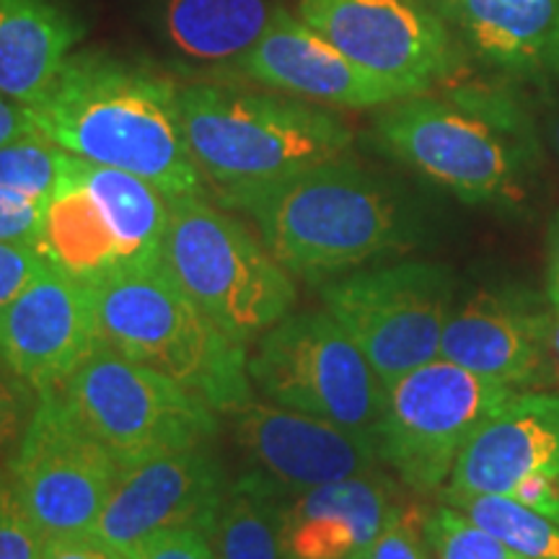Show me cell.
Listing matches in <instances>:
<instances>
[{
    "label": "cell",
    "instance_id": "1",
    "mask_svg": "<svg viewBox=\"0 0 559 559\" xmlns=\"http://www.w3.org/2000/svg\"><path fill=\"white\" fill-rule=\"evenodd\" d=\"M29 115L70 156L135 174L169 200L205 198L181 128L179 86L145 62L75 50Z\"/></svg>",
    "mask_w": 559,
    "mask_h": 559
},
{
    "label": "cell",
    "instance_id": "2",
    "mask_svg": "<svg viewBox=\"0 0 559 559\" xmlns=\"http://www.w3.org/2000/svg\"><path fill=\"white\" fill-rule=\"evenodd\" d=\"M223 207L247 213L275 260L304 277L349 272L415 239L402 200L386 181L347 156L223 202Z\"/></svg>",
    "mask_w": 559,
    "mask_h": 559
},
{
    "label": "cell",
    "instance_id": "3",
    "mask_svg": "<svg viewBox=\"0 0 559 559\" xmlns=\"http://www.w3.org/2000/svg\"><path fill=\"white\" fill-rule=\"evenodd\" d=\"M179 111L187 148L221 205L347 156L353 145L334 111L288 94L190 83L179 86Z\"/></svg>",
    "mask_w": 559,
    "mask_h": 559
},
{
    "label": "cell",
    "instance_id": "4",
    "mask_svg": "<svg viewBox=\"0 0 559 559\" xmlns=\"http://www.w3.org/2000/svg\"><path fill=\"white\" fill-rule=\"evenodd\" d=\"M102 340L158 370L221 415L254 402L247 345L205 317L164 264L115 272L96 285Z\"/></svg>",
    "mask_w": 559,
    "mask_h": 559
},
{
    "label": "cell",
    "instance_id": "5",
    "mask_svg": "<svg viewBox=\"0 0 559 559\" xmlns=\"http://www.w3.org/2000/svg\"><path fill=\"white\" fill-rule=\"evenodd\" d=\"M373 130L389 156L472 205L513 198L526 171L521 111L495 91L404 96Z\"/></svg>",
    "mask_w": 559,
    "mask_h": 559
},
{
    "label": "cell",
    "instance_id": "6",
    "mask_svg": "<svg viewBox=\"0 0 559 559\" xmlns=\"http://www.w3.org/2000/svg\"><path fill=\"white\" fill-rule=\"evenodd\" d=\"M164 270L223 332L249 345L296 306L290 272L251 230L205 198L171 200Z\"/></svg>",
    "mask_w": 559,
    "mask_h": 559
},
{
    "label": "cell",
    "instance_id": "7",
    "mask_svg": "<svg viewBox=\"0 0 559 559\" xmlns=\"http://www.w3.org/2000/svg\"><path fill=\"white\" fill-rule=\"evenodd\" d=\"M249 379L272 404L376 438L386 386L326 309L290 311L264 332Z\"/></svg>",
    "mask_w": 559,
    "mask_h": 559
},
{
    "label": "cell",
    "instance_id": "8",
    "mask_svg": "<svg viewBox=\"0 0 559 559\" xmlns=\"http://www.w3.org/2000/svg\"><path fill=\"white\" fill-rule=\"evenodd\" d=\"M62 391L120 469L210 443L218 432V412L107 342L62 383Z\"/></svg>",
    "mask_w": 559,
    "mask_h": 559
},
{
    "label": "cell",
    "instance_id": "9",
    "mask_svg": "<svg viewBox=\"0 0 559 559\" xmlns=\"http://www.w3.org/2000/svg\"><path fill=\"white\" fill-rule=\"evenodd\" d=\"M453 275L432 262H402L332 280L321 304L366 355L383 386L440 358L453 311Z\"/></svg>",
    "mask_w": 559,
    "mask_h": 559
},
{
    "label": "cell",
    "instance_id": "10",
    "mask_svg": "<svg viewBox=\"0 0 559 559\" xmlns=\"http://www.w3.org/2000/svg\"><path fill=\"white\" fill-rule=\"evenodd\" d=\"M513 389L436 358L386 386L376 443L381 461L417 492L449 485L461 449Z\"/></svg>",
    "mask_w": 559,
    "mask_h": 559
},
{
    "label": "cell",
    "instance_id": "11",
    "mask_svg": "<svg viewBox=\"0 0 559 559\" xmlns=\"http://www.w3.org/2000/svg\"><path fill=\"white\" fill-rule=\"evenodd\" d=\"M9 472L41 536L55 539L94 534L120 464L58 386L39 391Z\"/></svg>",
    "mask_w": 559,
    "mask_h": 559
},
{
    "label": "cell",
    "instance_id": "12",
    "mask_svg": "<svg viewBox=\"0 0 559 559\" xmlns=\"http://www.w3.org/2000/svg\"><path fill=\"white\" fill-rule=\"evenodd\" d=\"M298 19L407 96L428 94L464 62L459 37L428 0H298Z\"/></svg>",
    "mask_w": 559,
    "mask_h": 559
},
{
    "label": "cell",
    "instance_id": "13",
    "mask_svg": "<svg viewBox=\"0 0 559 559\" xmlns=\"http://www.w3.org/2000/svg\"><path fill=\"white\" fill-rule=\"evenodd\" d=\"M234 438L249 464L247 477L283 500L330 481L368 477L381 461L373 436L272 402L236 412Z\"/></svg>",
    "mask_w": 559,
    "mask_h": 559
},
{
    "label": "cell",
    "instance_id": "14",
    "mask_svg": "<svg viewBox=\"0 0 559 559\" xmlns=\"http://www.w3.org/2000/svg\"><path fill=\"white\" fill-rule=\"evenodd\" d=\"M228 489L226 469L207 443L122 466L94 534L120 555L164 528L210 534Z\"/></svg>",
    "mask_w": 559,
    "mask_h": 559
},
{
    "label": "cell",
    "instance_id": "15",
    "mask_svg": "<svg viewBox=\"0 0 559 559\" xmlns=\"http://www.w3.org/2000/svg\"><path fill=\"white\" fill-rule=\"evenodd\" d=\"M104 345L94 285L47 267L0 309V360L32 389H58Z\"/></svg>",
    "mask_w": 559,
    "mask_h": 559
},
{
    "label": "cell",
    "instance_id": "16",
    "mask_svg": "<svg viewBox=\"0 0 559 559\" xmlns=\"http://www.w3.org/2000/svg\"><path fill=\"white\" fill-rule=\"evenodd\" d=\"M236 75L321 107L370 109L407 96L402 88L355 66L285 5Z\"/></svg>",
    "mask_w": 559,
    "mask_h": 559
},
{
    "label": "cell",
    "instance_id": "17",
    "mask_svg": "<svg viewBox=\"0 0 559 559\" xmlns=\"http://www.w3.org/2000/svg\"><path fill=\"white\" fill-rule=\"evenodd\" d=\"M547 309L510 290H479L451 311L440 358L513 391L549 383Z\"/></svg>",
    "mask_w": 559,
    "mask_h": 559
},
{
    "label": "cell",
    "instance_id": "18",
    "mask_svg": "<svg viewBox=\"0 0 559 559\" xmlns=\"http://www.w3.org/2000/svg\"><path fill=\"white\" fill-rule=\"evenodd\" d=\"M551 469H559V396L513 391L466 440L443 492L513 495L521 481Z\"/></svg>",
    "mask_w": 559,
    "mask_h": 559
},
{
    "label": "cell",
    "instance_id": "19",
    "mask_svg": "<svg viewBox=\"0 0 559 559\" xmlns=\"http://www.w3.org/2000/svg\"><path fill=\"white\" fill-rule=\"evenodd\" d=\"M396 506L379 474L330 481L285 502L290 559H347L368 549Z\"/></svg>",
    "mask_w": 559,
    "mask_h": 559
},
{
    "label": "cell",
    "instance_id": "20",
    "mask_svg": "<svg viewBox=\"0 0 559 559\" xmlns=\"http://www.w3.org/2000/svg\"><path fill=\"white\" fill-rule=\"evenodd\" d=\"M453 34L485 66L510 79L547 73L559 0H438Z\"/></svg>",
    "mask_w": 559,
    "mask_h": 559
},
{
    "label": "cell",
    "instance_id": "21",
    "mask_svg": "<svg viewBox=\"0 0 559 559\" xmlns=\"http://www.w3.org/2000/svg\"><path fill=\"white\" fill-rule=\"evenodd\" d=\"M83 39L60 0H0V94L32 109Z\"/></svg>",
    "mask_w": 559,
    "mask_h": 559
},
{
    "label": "cell",
    "instance_id": "22",
    "mask_svg": "<svg viewBox=\"0 0 559 559\" xmlns=\"http://www.w3.org/2000/svg\"><path fill=\"white\" fill-rule=\"evenodd\" d=\"M280 9L277 0H166L160 32L187 66L236 75Z\"/></svg>",
    "mask_w": 559,
    "mask_h": 559
},
{
    "label": "cell",
    "instance_id": "23",
    "mask_svg": "<svg viewBox=\"0 0 559 559\" xmlns=\"http://www.w3.org/2000/svg\"><path fill=\"white\" fill-rule=\"evenodd\" d=\"M37 249L52 267L94 288L115 272L124 270L120 241L99 202L83 185L75 169V156L70 160L66 177L45 200Z\"/></svg>",
    "mask_w": 559,
    "mask_h": 559
},
{
    "label": "cell",
    "instance_id": "24",
    "mask_svg": "<svg viewBox=\"0 0 559 559\" xmlns=\"http://www.w3.org/2000/svg\"><path fill=\"white\" fill-rule=\"evenodd\" d=\"M75 169L94 200L99 202L120 241L124 270L160 264L171 218V200L151 181L130 171L91 164L83 158H75Z\"/></svg>",
    "mask_w": 559,
    "mask_h": 559
},
{
    "label": "cell",
    "instance_id": "25",
    "mask_svg": "<svg viewBox=\"0 0 559 559\" xmlns=\"http://www.w3.org/2000/svg\"><path fill=\"white\" fill-rule=\"evenodd\" d=\"M283 506L249 477L234 481L207 534L218 559H290Z\"/></svg>",
    "mask_w": 559,
    "mask_h": 559
},
{
    "label": "cell",
    "instance_id": "26",
    "mask_svg": "<svg viewBox=\"0 0 559 559\" xmlns=\"http://www.w3.org/2000/svg\"><path fill=\"white\" fill-rule=\"evenodd\" d=\"M440 502L461 510L523 559H559V523L510 495H451Z\"/></svg>",
    "mask_w": 559,
    "mask_h": 559
},
{
    "label": "cell",
    "instance_id": "27",
    "mask_svg": "<svg viewBox=\"0 0 559 559\" xmlns=\"http://www.w3.org/2000/svg\"><path fill=\"white\" fill-rule=\"evenodd\" d=\"M70 160L73 156L45 132L26 130L24 135L0 145V190L47 200L66 177Z\"/></svg>",
    "mask_w": 559,
    "mask_h": 559
},
{
    "label": "cell",
    "instance_id": "28",
    "mask_svg": "<svg viewBox=\"0 0 559 559\" xmlns=\"http://www.w3.org/2000/svg\"><path fill=\"white\" fill-rule=\"evenodd\" d=\"M425 539L432 559H523L513 549L477 526L451 506H438L425 515Z\"/></svg>",
    "mask_w": 559,
    "mask_h": 559
},
{
    "label": "cell",
    "instance_id": "29",
    "mask_svg": "<svg viewBox=\"0 0 559 559\" xmlns=\"http://www.w3.org/2000/svg\"><path fill=\"white\" fill-rule=\"evenodd\" d=\"M45 542L5 466L0 469V559H41Z\"/></svg>",
    "mask_w": 559,
    "mask_h": 559
},
{
    "label": "cell",
    "instance_id": "30",
    "mask_svg": "<svg viewBox=\"0 0 559 559\" xmlns=\"http://www.w3.org/2000/svg\"><path fill=\"white\" fill-rule=\"evenodd\" d=\"M39 391L0 360V456L16 451L21 436L37 407Z\"/></svg>",
    "mask_w": 559,
    "mask_h": 559
},
{
    "label": "cell",
    "instance_id": "31",
    "mask_svg": "<svg viewBox=\"0 0 559 559\" xmlns=\"http://www.w3.org/2000/svg\"><path fill=\"white\" fill-rule=\"evenodd\" d=\"M362 559H432L425 539V519L396 508L376 542L360 551Z\"/></svg>",
    "mask_w": 559,
    "mask_h": 559
},
{
    "label": "cell",
    "instance_id": "32",
    "mask_svg": "<svg viewBox=\"0 0 559 559\" xmlns=\"http://www.w3.org/2000/svg\"><path fill=\"white\" fill-rule=\"evenodd\" d=\"M50 267L37 243L0 241V309L19 298L41 272Z\"/></svg>",
    "mask_w": 559,
    "mask_h": 559
},
{
    "label": "cell",
    "instance_id": "33",
    "mask_svg": "<svg viewBox=\"0 0 559 559\" xmlns=\"http://www.w3.org/2000/svg\"><path fill=\"white\" fill-rule=\"evenodd\" d=\"M128 559H218L200 528H164L124 555Z\"/></svg>",
    "mask_w": 559,
    "mask_h": 559
},
{
    "label": "cell",
    "instance_id": "34",
    "mask_svg": "<svg viewBox=\"0 0 559 559\" xmlns=\"http://www.w3.org/2000/svg\"><path fill=\"white\" fill-rule=\"evenodd\" d=\"M41 218H45V200L0 190V241L37 243Z\"/></svg>",
    "mask_w": 559,
    "mask_h": 559
},
{
    "label": "cell",
    "instance_id": "35",
    "mask_svg": "<svg viewBox=\"0 0 559 559\" xmlns=\"http://www.w3.org/2000/svg\"><path fill=\"white\" fill-rule=\"evenodd\" d=\"M510 498L539 510V513L547 515L549 521L559 523V469L536 474V477L521 481Z\"/></svg>",
    "mask_w": 559,
    "mask_h": 559
},
{
    "label": "cell",
    "instance_id": "36",
    "mask_svg": "<svg viewBox=\"0 0 559 559\" xmlns=\"http://www.w3.org/2000/svg\"><path fill=\"white\" fill-rule=\"evenodd\" d=\"M41 559H128L120 551L107 547L96 534L55 536L45 542Z\"/></svg>",
    "mask_w": 559,
    "mask_h": 559
},
{
    "label": "cell",
    "instance_id": "37",
    "mask_svg": "<svg viewBox=\"0 0 559 559\" xmlns=\"http://www.w3.org/2000/svg\"><path fill=\"white\" fill-rule=\"evenodd\" d=\"M34 122H32V115L29 109L21 107V104L5 99L3 94H0V145L9 143V140L24 135L26 130H32Z\"/></svg>",
    "mask_w": 559,
    "mask_h": 559
},
{
    "label": "cell",
    "instance_id": "38",
    "mask_svg": "<svg viewBox=\"0 0 559 559\" xmlns=\"http://www.w3.org/2000/svg\"><path fill=\"white\" fill-rule=\"evenodd\" d=\"M547 300L559 309V210L547 236Z\"/></svg>",
    "mask_w": 559,
    "mask_h": 559
},
{
    "label": "cell",
    "instance_id": "39",
    "mask_svg": "<svg viewBox=\"0 0 559 559\" xmlns=\"http://www.w3.org/2000/svg\"><path fill=\"white\" fill-rule=\"evenodd\" d=\"M547 368H549V383L559 381V309L557 306H547Z\"/></svg>",
    "mask_w": 559,
    "mask_h": 559
},
{
    "label": "cell",
    "instance_id": "40",
    "mask_svg": "<svg viewBox=\"0 0 559 559\" xmlns=\"http://www.w3.org/2000/svg\"><path fill=\"white\" fill-rule=\"evenodd\" d=\"M547 73H551L559 83V29L555 34V39H551V47H549V58H547Z\"/></svg>",
    "mask_w": 559,
    "mask_h": 559
},
{
    "label": "cell",
    "instance_id": "41",
    "mask_svg": "<svg viewBox=\"0 0 559 559\" xmlns=\"http://www.w3.org/2000/svg\"><path fill=\"white\" fill-rule=\"evenodd\" d=\"M549 135H551V143H555V148H557V153H559V115H557L555 120H551V124H549Z\"/></svg>",
    "mask_w": 559,
    "mask_h": 559
},
{
    "label": "cell",
    "instance_id": "42",
    "mask_svg": "<svg viewBox=\"0 0 559 559\" xmlns=\"http://www.w3.org/2000/svg\"><path fill=\"white\" fill-rule=\"evenodd\" d=\"M347 559H362V557H360V551H358V555H353V557H347Z\"/></svg>",
    "mask_w": 559,
    "mask_h": 559
}]
</instances>
